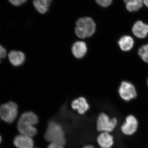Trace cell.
I'll return each mask as SVG.
<instances>
[{
	"mask_svg": "<svg viewBox=\"0 0 148 148\" xmlns=\"http://www.w3.org/2000/svg\"><path fill=\"white\" fill-rule=\"evenodd\" d=\"M38 116L32 112L24 113L19 118L17 123V129L23 135L33 137L36 135L37 130L35 125L38 124Z\"/></svg>",
	"mask_w": 148,
	"mask_h": 148,
	"instance_id": "6da1fadb",
	"label": "cell"
},
{
	"mask_svg": "<svg viewBox=\"0 0 148 148\" xmlns=\"http://www.w3.org/2000/svg\"><path fill=\"white\" fill-rule=\"evenodd\" d=\"M45 138L50 143H56L64 146L66 143V135L64 128L57 122H49L47 128Z\"/></svg>",
	"mask_w": 148,
	"mask_h": 148,
	"instance_id": "7a4b0ae2",
	"label": "cell"
},
{
	"mask_svg": "<svg viewBox=\"0 0 148 148\" xmlns=\"http://www.w3.org/2000/svg\"><path fill=\"white\" fill-rule=\"evenodd\" d=\"M96 25L90 17L79 18L76 23L75 30L76 35L80 38H85L91 36L95 33Z\"/></svg>",
	"mask_w": 148,
	"mask_h": 148,
	"instance_id": "3957f363",
	"label": "cell"
},
{
	"mask_svg": "<svg viewBox=\"0 0 148 148\" xmlns=\"http://www.w3.org/2000/svg\"><path fill=\"white\" fill-rule=\"evenodd\" d=\"M18 106L13 102H9L0 106V116L5 122L10 123L18 115Z\"/></svg>",
	"mask_w": 148,
	"mask_h": 148,
	"instance_id": "277c9868",
	"label": "cell"
},
{
	"mask_svg": "<svg viewBox=\"0 0 148 148\" xmlns=\"http://www.w3.org/2000/svg\"><path fill=\"white\" fill-rule=\"evenodd\" d=\"M116 118L110 119L105 114H101L98 116L97 122V128L99 131L110 132L112 131L117 124Z\"/></svg>",
	"mask_w": 148,
	"mask_h": 148,
	"instance_id": "5b68a950",
	"label": "cell"
},
{
	"mask_svg": "<svg viewBox=\"0 0 148 148\" xmlns=\"http://www.w3.org/2000/svg\"><path fill=\"white\" fill-rule=\"evenodd\" d=\"M119 92L123 99L129 101L137 96V91L133 84L127 82H123L120 86Z\"/></svg>",
	"mask_w": 148,
	"mask_h": 148,
	"instance_id": "8992f818",
	"label": "cell"
},
{
	"mask_svg": "<svg viewBox=\"0 0 148 148\" xmlns=\"http://www.w3.org/2000/svg\"><path fill=\"white\" fill-rule=\"evenodd\" d=\"M14 144L17 148H34V143L32 137L20 134L14 140Z\"/></svg>",
	"mask_w": 148,
	"mask_h": 148,
	"instance_id": "52a82bcc",
	"label": "cell"
},
{
	"mask_svg": "<svg viewBox=\"0 0 148 148\" xmlns=\"http://www.w3.org/2000/svg\"><path fill=\"white\" fill-rule=\"evenodd\" d=\"M138 126L137 119L133 116L130 115L126 118V121L121 126V129L125 135H131L136 132Z\"/></svg>",
	"mask_w": 148,
	"mask_h": 148,
	"instance_id": "ba28073f",
	"label": "cell"
},
{
	"mask_svg": "<svg viewBox=\"0 0 148 148\" xmlns=\"http://www.w3.org/2000/svg\"><path fill=\"white\" fill-rule=\"evenodd\" d=\"M132 32L139 38H145L148 35V24L141 20L136 21L132 28Z\"/></svg>",
	"mask_w": 148,
	"mask_h": 148,
	"instance_id": "9c48e42d",
	"label": "cell"
},
{
	"mask_svg": "<svg viewBox=\"0 0 148 148\" xmlns=\"http://www.w3.org/2000/svg\"><path fill=\"white\" fill-rule=\"evenodd\" d=\"M71 107L80 114H84L89 110V105L85 98L79 97L72 101Z\"/></svg>",
	"mask_w": 148,
	"mask_h": 148,
	"instance_id": "30bf717a",
	"label": "cell"
},
{
	"mask_svg": "<svg viewBox=\"0 0 148 148\" xmlns=\"http://www.w3.org/2000/svg\"><path fill=\"white\" fill-rule=\"evenodd\" d=\"M10 62L12 66H18L22 65L25 61V55L23 52L17 51H12L8 54Z\"/></svg>",
	"mask_w": 148,
	"mask_h": 148,
	"instance_id": "8fae6325",
	"label": "cell"
},
{
	"mask_svg": "<svg viewBox=\"0 0 148 148\" xmlns=\"http://www.w3.org/2000/svg\"><path fill=\"white\" fill-rule=\"evenodd\" d=\"M72 53L77 58H81L86 54L87 51L86 44L83 41L76 42L73 45Z\"/></svg>",
	"mask_w": 148,
	"mask_h": 148,
	"instance_id": "7c38bea8",
	"label": "cell"
},
{
	"mask_svg": "<svg viewBox=\"0 0 148 148\" xmlns=\"http://www.w3.org/2000/svg\"><path fill=\"white\" fill-rule=\"evenodd\" d=\"M98 145L102 148H110L113 144V138L108 132H102L97 138Z\"/></svg>",
	"mask_w": 148,
	"mask_h": 148,
	"instance_id": "4fadbf2b",
	"label": "cell"
},
{
	"mask_svg": "<svg viewBox=\"0 0 148 148\" xmlns=\"http://www.w3.org/2000/svg\"><path fill=\"white\" fill-rule=\"evenodd\" d=\"M118 44L122 50L128 51L132 49L134 46V40L130 36H123L119 40Z\"/></svg>",
	"mask_w": 148,
	"mask_h": 148,
	"instance_id": "5bb4252c",
	"label": "cell"
},
{
	"mask_svg": "<svg viewBox=\"0 0 148 148\" xmlns=\"http://www.w3.org/2000/svg\"><path fill=\"white\" fill-rule=\"evenodd\" d=\"M126 9L130 12H135L143 7V0H123Z\"/></svg>",
	"mask_w": 148,
	"mask_h": 148,
	"instance_id": "9a60e30c",
	"label": "cell"
},
{
	"mask_svg": "<svg viewBox=\"0 0 148 148\" xmlns=\"http://www.w3.org/2000/svg\"><path fill=\"white\" fill-rule=\"evenodd\" d=\"M52 0H34V5L40 13L45 14L48 10Z\"/></svg>",
	"mask_w": 148,
	"mask_h": 148,
	"instance_id": "2e32d148",
	"label": "cell"
},
{
	"mask_svg": "<svg viewBox=\"0 0 148 148\" xmlns=\"http://www.w3.org/2000/svg\"><path fill=\"white\" fill-rule=\"evenodd\" d=\"M138 53L143 61L148 64V44L141 47Z\"/></svg>",
	"mask_w": 148,
	"mask_h": 148,
	"instance_id": "e0dca14e",
	"label": "cell"
},
{
	"mask_svg": "<svg viewBox=\"0 0 148 148\" xmlns=\"http://www.w3.org/2000/svg\"><path fill=\"white\" fill-rule=\"evenodd\" d=\"M112 1L113 0H96V2L101 6L106 8L112 4Z\"/></svg>",
	"mask_w": 148,
	"mask_h": 148,
	"instance_id": "ac0fdd59",
	"label": "cell"
},
{
	"mask_svg": "<svg viewBox=\"0 0 148 148\" xmlns=\"http://www.w3.org/2000/svg\"><path fill=\"white\" fill-rule=\"evenodd\" d=\"M6 50L2 46L0 45V63L3 58H4L6 56Z\"/></svg>",
	"mask_w": 148,
	"mask_h": 148,
	"instance_id": "d6986e66",
	"label": "cell"
},
{
	"mask_svg": "<svg viewBox=\"0 0 148 148\" xmlns=\"http://www.w3.org/2000/svg\"><path fill=\"white\" fill-rule=\"evenodd\" d=\"M14 5L19 6L26 2L27 0H9Z\"/></svg>",
	"mask_w": 148,
	"mask_h": 148,
	"instance_id": "ffe728a7",
	"label": "cell"
},
{
	"mask_svg": "<svg viewBox=\"0 0 148 148\" xmlns=\"http://www.w3.org/2000/svg\"><path fill=\"white\" fill-rule=\"evenodd\" d=\"M47 148H64V146L56 143H50Z\"/></svg>",
	"mask_w": 148,
	"mask_h": 148,
	"instance_id": "44dd1931",
	"label": "cell"
},
{
	"mask_svg": "<svg viewBox=\"0 0 148 148\" xmlns=\"http://www.w3.org/2000/svg\"><path fill=\"white\" fill-rule=\"evenodd\" d=\"M83 148H95L94 147L90 145H86Z\"/></svg>",
	"mask_w": 148,
	"mask_h": 148,
	"instance_id": "7402d4cb",
	"label": "cell"
},
{
	"mask_svg": "<svg viewBox=\"0 0 148 148\" xmlns=\"http://www.w3.org/2000/svg\"><path fill=\"white\" fill-rule=\"evenodd\" d=\"M143 3L148 8V0H143Z\"/></svg>",
	"mask_w": 148,
	"mask_h": 148,
	"instance_id": "603a6c76",
	"label": "cell"
},
{
	"mask_svg": "<svg viewBox=\"0 0 148 148\" xmlns=\"http://www.w3.org/2000/svg\"><path fill=\"white\" fill-rule=\"evenodd\" d=\"M2 139H1V136H0V143H1V142Z\"/></svg>",
	"mask_w": 148,
	"mask_h": 148,
	"instance_id": "cb8c5ba5",
	"label": "cell"
},
{
	"mask_svg": "<svg viewBox=\"0 0 148 148\" xmlns=\"http://www.w3.org/2000/svg\"><path fill=\"white\" fill-rule=\"evenodd\" d=\"M147 84H148V81H147Z\"/></svg>",
	"mask_w": 148,
	"mask_h": 148,
	"instance_id": "d4e9b609",
	"label": "cell"
},
{
	"mask_svg": "<svg viewBox=\"0 0 148 148\" xmlns=\"http://www.w3.org/2000/svg\"></svg>",
	"mask_w": 148,
	"mask_h": 148,
	"instance_id": "484cf974",
	"label": "cell"
}]
</instances>
